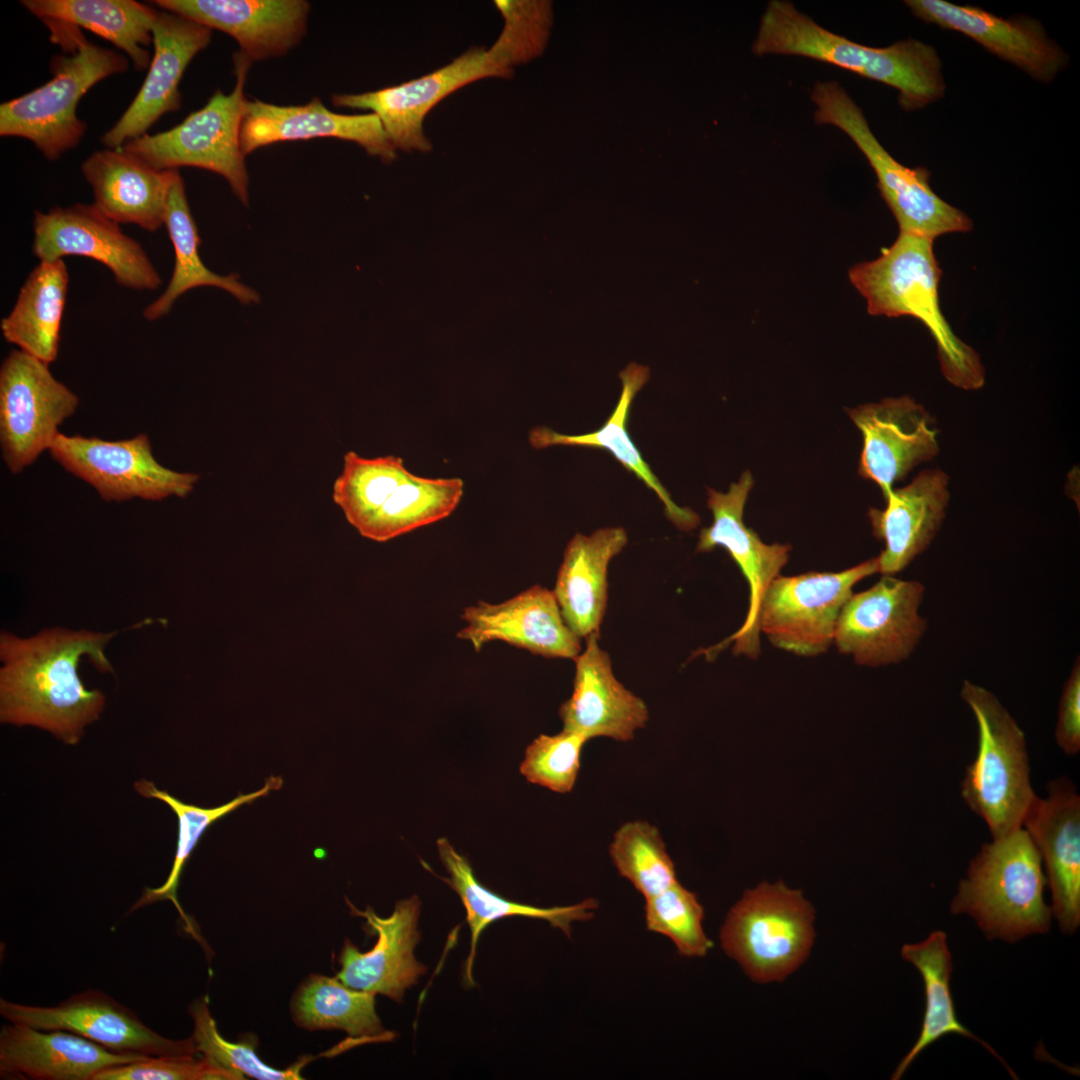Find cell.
<instances>
[{"label": "cell", "mask_w": 1080, "mask_h": 1080, "mask_svg": "<svg viewBox=\"0 0 1080 1080\" xmlns=\"http://www.w3.org/2000/svg\"><path fill=\"white\" fill-rule=\"evenodd\" d=\"M115 635L55 627L23 638L2 631L1 723L34 726L76 745L105 705L104 694L82 682L80 660L86 656L100 672H113L105 647Z\"/></svg>", "instance_id": "obj_1"}, {"label": "cell", "mask_w": 1080, "mask_h": 1080, "mask_svg": "<svg viewBox=\"0 0 1080 1080\" xmlns=\"http://www.w3.org/2000/svg\"><path fill=\"white\" fill-rule=\"evenodd\" d=\"M752 50L756 55H796L825 62L898 90L904 110L943 97L945 83L936 50L915 39L875 48L853 42L817 24L782 0L768 3Z\"/></svg>", "instance_id": "obj_2"}, {"label": "cell", "mask_w": 1080, "mask_h": 1080, "mask_svg": "<svg viewBox=\"0 0 1080 1080\" xmlns=\"http://www.w3.org/2000/svg\"><path fill=\"white\" fill-rule=\"evenodd\" d=\"M933 241L899 232L879 257L854 265L849 280L865 299L870 315L920 320L936 343L944 377L958 388L978 390L985 383V368L979 354L954 334L941 312L942 271Z\"/></svg>", "instance_id": "obj_3"}, {"label": "cell", "mask_w": 1080, "mask_h": 1080, "mask_svg": "<svg viewBox=\"0 0 1080 1080\" xmlns=\"http://www.w3.org/2000/svg\"><path fill=\"white\" fill-rule=\"evenodd\" d=\"M1046 884L1039 852L1021 827L982 845L950 909L972 917L987 938L1014 942L1049 930Z\"/></svg>", "instance_id": "obj_4"}, {"label": "cell", "mask_w": 1080, "mask_h": 1080, "mask_svg": "<svg viewBox=\"0 0 1080 1080\" xmlns=\"http://www.w3.org/2000/svg\"><path fill=\"white\" fill-rule=\"evenodd\" d=\"M535 55L528 35L517 24L505 20L501 34L487 50L471 49L449 64L399 85L359 94H335L331 100L336 107L376 114L396 150L428 152L432 144L424 134L423 122L435 105L471 82L508 77L515 64Z\"/></svg>", "instance_id": "obj_5"}, {"label": "cell", "mask_w": 1080, "mask_h": 1080, "mask_svg": "<svg viewBox=\"0 0 1080 1080\" xmlns=\"http://www.w3.org/2000/svg\"><path fill=\"white\" fill-rule=\"evenodd\" d=\"M961 697L974 714L978 749L967 766L961 795L987 824L992 839L1023 827L1036 794L1030 782L1025 735L994 694L968 680Z\"/></svg>", "instance_id": "obj_6"}, {"label": "cell", "mask_w": 1080, "mask_h": 1080, "mask_svg": "<svg viewBox=\"0 0 1080 1080\" xmlns=\"http://www.w3.org/2000/svg\"><path fill=\"white\" fill-rule=\"evenodd\" d=\"M66 50L68 54L52 58L49 81L0 105V135L31 141L51 161L75 148L86 132V123L76 113L81 98L129 66L123 54L87 41L79 28Z\"/></svg>", "instance_id": "obj_7"}, {"label": "cell", "mask_w": 1080, "mask_h": 1080, "mask_svg": "<svg viewBox=\"0 0 1080 1080\" xmlns=\"http://www.w3.org/2000/svg\"><path fill=\"white\" fill-rule=\"evenodd\" d=\"M817 124L833 125L847 134L864 154L877 177L882 198L893 213L899 232L934 240L947 233L973 228L970 217L938 196L930 172L895 160L872 133L862 110L835 81L817 82L811 93Z\"/></svg>", "instance_id": "obj_8"}, {"label": "cell", "mask_w": 1080, "mask_h": 1080, "mask_svg": "<svg viewBox=\"0 0 1080 1080\" xmlns=\"http://www.w3.org/2000/svg\"><path fill=\"white\" fill-rule=\"evenodd\" d=\"M236 83L229 94L217 90L199 110L173 128L144 134L122 148L159 170L197 167L222 176L245 206L249 203V177L240 132L245 114L244 87L251 60L241 51L233 55Z\"/></svg>", "instance_id": "obj_9"}, {"label": "cell", "mask_w": 1080, "mask_h": 1080, "mask_svg": "<svg viewBox=\"0 0 1080 1080\" xmlns=\"http://www.w3.org/2000/svg\"><path fill=\"white\" fill-rule=\"evenodd\" d=\"M814 909L799 890L763 882L730 909L720 931L725 953L758 983L782 981L808 957Z\"/></svg>", "instance_id": "obj_10"}, {"label": "cell", "mask_w": 1080, "mask_h": 1080, "mask_svg": "<svg viewBox=\"0 0 1080 1080\" xmlns=\"http://www.w3.org/2000/svg\"><path fill=\"white\" fill-rule=\"evenodd\" d=\"M875 573L877 557L839 572L779 575L760 601L759 631L778 649L803 657L821 655L833 644L839 614L853 587Z\"/></svg>", "instance_id": "obj_11"}, {"label": "cell", "mask_w": 1080, "mask_h": 1080, "mask_svg": "<svg viewBox=\"0 0 1080 1080\" xmlns=\"http://www.w3.org/2000/svg\"><path fill=\"white\" fill-rule=\"evenodd\" d=\"M79 404L49 365L18 349L0 368V443L8 469L16 474L49 450L58 427Z\"/></svg>", "instance_id": "obj_12"}, {"label": "cell", "mask_w": 1080, "mask_h": 1080, "mask_svg": "<svg viewBox=\"0 0 1080 1080\" xmlns=\"http://www.w3.org/2000/svg\"><path fill=\"white\" fill-rule=\"evenodd\" d=\"M49 451L66 471L90 484L108 502L184 498L199 480L195 473L178 472L161 465L145 433L106 441L59 432Z\"/></svg>", "instance_id": "obj_13"}, {"label": "cell", "mask_w": 1080, "mask_h": 1080, "mask_svg": "<svg viewBox=\"0 0 1080 1080\" xmlns=\"http://www.w3.org/2000/svg\"><path fill=\"white\" fill-rule=\"evenodd\" d=\"M924 591L918 581L883 575L846 601L833 644L858 665L878 667L907 659L926 631L919 614Z\"/></svg>", "instance_id": "obj_14"}, {"label": "cell", "mask_w": 1080, "mask_h": 1080, "mask_svg": "<svg viewBox=\"0 0 1080 1080\" xmlns=\"http://www.w3.org/2000/svg\"><path fill=\"white\" fill-rule=\"evenodd\" d=\"M753 484L752 474L747 470L725 493L707 488V507L712 513L713 521L710 526L700 531L696 550L710 552L717 547L724 548L741 570L749 586V605L743 624L727 639L703 650L707 657L716 655L732 642L735 655L742 654L749 658L759 656V604L765 591L780 575L789 559V544H766L753 529L744 524V508Z\"/></svg>", "instance_id": "obj_15"}, {"label": "cell", "mask_w": 1080, "mask_h": 1080, "mask_svg": "<svg viewBox=\"0 0 1080 1080\" xmlns=\"http://www.w3.org/2000/svg\"><path fill=\"white\" fill-rule=\"evenodd\" d=\"M32 251L40 261L84 256L105 265L118 285L156 290L161 277L141 244L95 205L76 203L36 211Z\"/></svg>", "instance_id": "obj_16"}, {"label": "cell", "mask_w": 1080, "mask_h": 1080, "mask_svg": "<svg viewBox=\"0 0 1080 1080\" xmlns=\"http://www.w3.org/2000/svg\"><path fill=\"white\" fill-rule=\"evenodd\" d=\"M0 1014L10 1023L42 1030H65L106 1049L144 1057L196 1054L193 1037L166 1038L137 1014L102 991L88 989L55 1006H33L0 999Z\"/></svg>", "instance_id": "obj_17"}, {"label": "cell", "mask_w": 1080, "mask_h": 1080, "mask_svg": "<svg viewBox=\"0 0 1080 1080\" xmlns=\"http://www.w3.org/2000/svg\"><path fill=\"white\" fill-rule=\"evenodd\" d=\"M847 412L863 438L858 473L876 483L884 499L896 481L939 452L930 414L910 396L885 398Z\"/></svg>", "instance_id": "obj_18"}, {"label": "cell", "mask_w": 1080, "mask_h": 1080, "mask_svg": "<svg viewBox=\"0 0 1080 1080\" xmlns=\"http://www.w3.org/2000/svg\"><path fill=\"white\" fill-rule=\"evenodd\" d=\"M151 31L154 52L147 76L119 120L102 135L106 148L122 147L146 134L164 114L180 109L184 71L212 36L211 29L162 9L157 10Z\"/></svg>", "instance_id": "obj_19"}, {"label": "cell", "mask_w": 1080, "mask_h": 1080, "mask_svg": "<svg viewBox=\"0 0 1080 1080\" xmlns=\"http://www.w3.org/2000/svg\"><path fill=\"white\" fill-rule=\"evenodd\" d=\"M1047 792L1036 795L1023 826L1044 864L1051 915L1072 934L1080 924V796L1066 778L1051 781Z\"/></svg>", "instance_id": "obj_20"}, {"label": "cell", "mask_w": 1080, "mask_h": 1080, "mask_svg": "<svg viewBox=\"0 0 1080 1080\" xmlns=\"http://www.w3.org/2000/svg\"><path fill=\"white\" fill-rule=\"evenodd\" d=\"M347 903L352 914L366 919L369 932L377 935V941L371 950L363 953L346 940L338 958L341 968L336 977L349 988L401 1002L405 990L417 984L427 970L414 955L420 939L417 929L420 900L414 895L398 901L386 918L379 917L371 907L361 911Z\"/></svg>", "instance_id": "obj_21"}, {"label": "cell", "mask_w": 1080, "mask_h": 1080, "mask_svg": "<svg viewBox=\"0 0 1080 1080\" xmlns=\"http://www.w3.org/2000/svg\"><path fill=\"white\" fill-rule=\"evenodd\" d=\"M466 625L457 637L475 651L503 641L547 658L575 659L580 638L568 627L553 591L533 585L498 604L478 601L462 614Z\"/></svg>", "instance_id": "obj_22"}, {"label": "cell", "mask_w": 1080, "mask_h": 1080, "mask_svg": "<svg viewBox=\"0 0 1080 1080\" xmlns=\"http://www.w3.org/2000/svg\"><path fill=\"white\" fill-rule=\"evenodd\" d=\"M173 12L233 37L251 61L280 57L306 33L310 3L304 0H155Z\"/></svg>", "instance_id": "obj_23"}, {"label": "cell", "mask_w": 1080, "mask_h": 1080, "mask_svg": "<svg viewBox=\"0 0 1080 1080\" xmlns=\"http://www.w3.org/2000/svg\"><path fill=\"white\" fill-rule=\"evenodd\" d=\"M905 3L921 20L970 37L1039 81H1051L1066 62L1064 52L1047 37L1037 20L1004 19L976 6L943 0Z\"/></svg>", "instance_id": "obj_24"}, {"label": "cell", "mask_w": 1080, "mask_h": 1080, "mask_svg": "<svg viewBox=\"0 0 1080 1080\" xmlns=\"http://www.w3.org/2000/svg\"><path fill=\"white\" fill-rule=\"evenodd\" d=\"M316 138L354 142L385 163L396 158V149L374 113H335L317 97L304 105L292 106L247 100L240 132L245 156L272 143Z\"/></svg>", "instance_id": "obj_25"}, {"label": "cell", "mask_w": 1080, "mask_h": 1080, "mask_svg": "<svg viewBox=\"0 0 1080 1080\" xmlns=\"http://www.w3.org/2000/svg\"><path fill=\"white\" fill-rule=\"evenodd\" d=\"M600 634L586 638L575 660L573 691L559 708L563 729L587 740L607 737L626 742L643 728L649 712L645 702L613 674L609 654L598 644Z\"/></svg>", "instance_id": "obj_26"}, {"label": "cell", "mask_w": 1080, "mask_h": 1080, "mask_svg": "<svg viewBox=\"0 0 1080 1080\" xmlns=\"http://www.w3.org/2000/svg\"><path fill=\"white\" fill-rule=\"evenodd\" d=\"M949 499L948 475L926 469L906 486L893 489L884 499V509H869L873 535L885 544L877 556L879 573L895 575L927 549L942 525Z\"/></svg>", "instance_id": "obj_27"}, {"label": "cell", "mask_w": 1080, "mask_h": 1080, "mask_svg": "<svg viewBox=\"0 0 1080 1080\" xmlns=\"http://www.w3.org/2000/svg\"><path fill=\"white\" fill-rule=\"evenodd\" d=\"M147 1057L112 1052L65 1030L10 1023L0 1031L1 1076L36 1080H94L102 1071Z\"/></svg>", "instance_id": "obj_28"}, {"label": "cell", "mask_w": 1080, "mask_h": 1080, "mask_svg": "<svg viewBox=\"0 0 1080 1080\" xmlns=\"http://www.w3.org/2000/svg\"><path fill=\"white\" fill-rule=\"evenodd\" d=\"M94 205L108 218L155 232L164 225L175 170H159L122 147L95 151L81 165Z\"/></svg>", "instance_id": "obj_29"}, {"label": "cell", "mask_w": 1080, "mask_h": 1080, "mask_svg": "<svg viewBox=\"0 0 1080 1080\" xmlns=\"http://www.w3.org/2000/svg\"><path fill=\"white\" fill-rule=\"evenodd\" d=\"M628 542L622 527L576 534L567 544L554 595L563 619L581 639L600 634L608 600V566Z\"/></svg>", "instance_id": "obj_30"}, {"label": "cell", "mask_w": 1080, "mask_h": 1080, "mask_svg": "<svg viewBox=\"0 0 1080 1080\" xmlns=\"http://www.w3.org/2000/svg\"><path fill=\"white\" fill-rule=\"evenodd\" d=\"M649 375L648 367L636 363H630L620 372L622 390L618 403L599 429L586 434L567 435L546 426H537L529 432V443L535 449L577 446L608 451L628 472L658 496L665 515L677 528L683 531L693 530L700 523L698 514L690 508L678 506L672 500L670 493L643 459L627 430L631 404L648 381Z\"/></svg>", "instance_id": "obj_31"}, {"label": "cell", "mask_w": 1080, "mask_h": 1080, "mask_svg": "<svg viewBox=\"0 0 1080 1080\" xmlns=\"http://www.w3.org/2000/svg\"><path fill=\"white\" fill-rule=\"evenodd\" d=\"M440 860L449 877H439L460 897L466 911L471 933L470 953L465 964V979L473 985L472 968L478 940L492 922L506 917H526L548 921L553 927L570 936L575 921H587L598 907L588 898L569 906L536 907L508 900L484 887L475 877L468 859L459 854L445 837L437 840Z\"/></svg>", "instance_id": "obj_32"}, {"label": "cell", "mask_w": 1080, "mask_h": 1080, "mask_svg": "<svg viewBox=\"0 0 1080 1080\" xmlns=\"http://www.w3.org/2000/svg\"><path fill=\"white\" fill-rule=\"evenodd\" d=\"M164 225L174 249V267L166 289L143 310L146 320L156 321L164 317L185 292L203 286L223 289L242 304L259 302L258 293L241 283L236 274L219 275L205 266L199 254L201 239L198 228L178 170H175L169 187Z\"/></svg>", "instance_id": "obj_33"}, {"label": "cell", "mask_w": 1080, "mask_h": 1080, "mask_svg": "<svg viewBox=\"0 0 1080 1080\" xmlns=\"http://www.w3.org/2000/svg\"><path fill=\"white\" fill-rule=\"evenodd\" d=\"M68 287L63 259L40 261L20 288L11 312L1 319L4 339L48 365L54 362Z\"/></svg>", "instance_id": "obj_34"}, {"label": "cell", "mask_w": 1080, "mask_h": 1080, "mask_svg": "<svg viewBox=\"0 0 1080 1080\" xmlns=\"http://www.w3.org/2000/svg\"><path fill=\"white\" fill-rule=\"evenodd\" d=\"M41 21H57L89 30L110 41L136 70L149 68L152 25L157 10L134 0H22Z\"/></svg>", "instance_id": "obj_35"}, {"label": "cell", "mask_w": 1080, "mask_h": 1080, "mask_svg": "<svg viewBox=\"0 0 1080 1080\" xmlns=\"http://www.w3.org/2000/svg\"><path fill=\"white\" fill-rule=\"evenodd\" d=\"M901 956L913 964L922 976L925 1009L919 1037L900 1061L891 1079H900L921 1052L948 1034H958L977 1041L1005 1064L993 1048L975 1036L957 1018L950 989L953 970L952 955L947 945L946 934L943 931H934L919 943L905 944L901 949ZM1005 1066L1016 1079V1075L1009 1066L1006 1064Z\"/></svg>", "instance_id": "obj_36"}, {"label": "cell", "mask_w": 1080, "mask_h": 1080, "mask_svg": "<svg viewBox=\"0 0 1080 1080\" xmlns=\"http://www.w3.org/2000/svg\"><path fill=\"white\" fill-rule=\"evenodd\" d=\"M375 996L349 988L337 977L312 974L293 998V1020L307 1030H343L350 1036L349 1045L390 1041L394 1035L382 1026Z\"/></svg>", "instance_id": "obj_37"}, {"label": "cell", "mask_w": 1080, "mask_h": 1080, "mask_svg": "<svg viewBox=\"0 0 1080 1080\" xmlns=\"http://www.w3.org/2000/svg\"><path fill=\"white\" fill-rule=\"evenodd\" d=\"M280 777H270L264 786L249 794H239L233 800L214 808H203L184 803L166 791L159 790L152 781L141 779L134 784V788L141 796L155 798L166 803L176 814L178 820V837L176 853L171 871L166 881L157 888H145L142 896L135 902L129 912L143 906L170 900L179 912L186 930L199 942L201 938L184 913L177 899V888L186 862L198 845V842L206 830L217 820L233 812L244 804H250L254 800L267 796L272 790L282 786Z\"/></svg>", "instance_id": "obj_38"}, {"label": "cell", "mask_w": 1080, "mask_h": 1080, "mask_svg": "<svg viewBox=\"0 0 1080 1080\" xmlns=\"http://www.w3.org/2000/svg\"><path fill=\"white\" fill-rule=\"evenodd\" d=\"M463 493L460 478H426L411 473L358 532L377 542L388 541L448 517Z\"/></svg>", "instance_id": "obj_39"}, {"label": "cell", "mask_w": 1080, "mask_h": 1080, "mask_svg": "<svg viewBox=\"0 0 1080 1080\" xmlns=\"http://www.w3.org/2000/svg\"><path fill=\"white\" fill-rule=\"evenodd\" d=\"M341 474L333 484V501L358 531L411 472L395 455L362 457L354 451L344 455Z\"/></svg>", "instance_id": "obj_40"}, {"label": "cell", "mask_w": 1080, "mask_h": 1080, "mask_svg": "<svg viewBox=\"0 0 1080 1080\" xmlns=\"http://www.w3.org/2000/svg\"><path fill=\"white\" fill-rule=\"evenodd\" d=\"M609 855L618 873L645 899L678 882L659 830L646 821L621 825L609 845Z\"/></svg>", "instance_id": "obj_41"}, {"label": "cell", "mask_w": 1080, "mask_h": 1080, "mask_svg": "<svg viewBox=\"0 0 1080 1080\" xmlns=\"http://www.w3.org/2000/svg\"><path fill=\"white\" fill-rule=\"evenodd\" d=\"M645 904L647 929L668 937L684 957H704L713 947L704 932V910L697 896L676 882Z\"/></svg>", "instance_id": "obj_42"}, {"label": "cell", "mask_w": 1080, "mask_h": 1080, "mask_svg": "<svg viewBox=\"0 0 1080 1080\" xmlns=\"http://www.w3.org/2000/svg\"><path fill=\"white\" fill-rule=\"evenodd\" d=\"M193 1019V1039L197 1051L223 1068L237 1074L259 1080H296L301 1077V1070L308 1059H303L285 1070L266 1065L256 1055L253 1044L233 1043L225 1040L219 1033L206 997L195 1000L189 1006Z\"/></svg>", "instance_id": "obj_43"}, {"label": "cell", "mask_w": 1080, "mask_h": 1080, "mask_svg": "<svg viewBox=\"0 0 1080 1080\" xmlns=\"http://www.w3.org/2000/svg\"><path fill=\"white\" fill-rule=\"evenodd\" d=\"M588 740L580 734L562 730L555 735L541 734L526 748L520 773L532 784L553 792L572 791L580 770V758Z\"/></svg>", "instance_id": "obj_44"}, {"label": "cell", "mask_w": 1080, "mask_h": 1080, "mask_svg": "<svg viewBox=\"0 0 1080 1080\" xmlns=\"http://www.w3.org/2000/svg\"><path fill=\"white\" fill-rule=\"evenodd\" d=\"M237 1074L195 1054L147 1057L100 1072L94 1080H236Z\"/></svg>", "instance_id": "obj_45"}, {"label": "cell", "mask_w": 1080, "mask_h": 1080, "mask_svg": "<svg viewBox=\"0 0 1080 1080\" xmlns=\"http://www.w3.org/2000/svg\"><path fill=\"white\" fill-rule=\"evenodd\" d=\"M1055 739L1058 746L1067 755H1075L1080 750L1079 658H1077L1061 694Z\"/></svg>", "instance_id": "obj_46"}]
</instances>
